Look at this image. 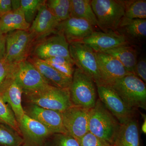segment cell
I'll use <instances>...</instances> for the list:
<instances>
[{
    "instance_id": "obj_19",
    "label": "cell",
    "mask_w": 146,
    "mask_h": 146,
    "mask_svg": "<svg viewBox=\"0 0 146 146\" xmlns=\"http://www.w3.org/2000/svg\"><path fill=\"white\" fill-rule=\"evenodd\" d=\"M29 60L34 65L49 85L62 89H69L72 78L59 72L44 60L33 57Z\"/></svg>"
},
{
    "instance_id": "obj_9",
    "label": "cell",
    "mask_w": 146,
    "mask_h": 146,
    "mask_svg": "<svg viewBox=\"0 0 146 146\" xmlns=\"http://www.w3.org/2000/svg\"><path fill=\"white\" fill-rule=\"evenodd\" d=\"M10 74L15 79L24 94L36 91L48 84L29 60L13 64Z\"/></svg>"
},
{
    "instance_id": "obj_30",
    "label": "cell",
    "mask_w": 146,
    "mask_h": 146,
    "mask_svg": "<svg viewBox=\"0 0 146 146\" xmlns=\"http://www.w3.org/2000/svg\"><path fill=\"white\" fill-rule=\"evenodd\" d=\"M44 0H21V8L23 12L26 21L31 25L36 17Z\"/></svg>"
},
{
    "instance_id": "obj_27",
    "label": "cell",
    "mask_w": 146,
    "mask_h": 146,
    "mask_svg": "<svg viewBox=\"0 0 146 146\" xmlns=\"http://www.w3.org/2000/svg\"><path fill=\"white\" fill-rule=\"evenodd\" d=\"M20 133L9 126L0 123V146H22Z\"/></svg>"
},
{
    "instance_id": "obj_35",
    "label": "cell",
    "mask_w": 146,
    "mask_h": 146,
    "mask_svg": "<svg viewBox=\"0 0 146 146\" xmlns=\"http://www.w3.org/2000/svg\"><path fill=\"white\" fill-rule=\"evenodd\" d=\"M12 11L11 0H0V18Z\"/></svg>"
},
{
    "instance_id": "obj_24",
    "label": "cell",
    "mask_w": 146,
    "mask_h": 146,
    "mask_svg": "<svg viewBox=\"0 0 146 146\" xmlns=\"http://www.w3.org/2000/svg\"><path fill=\"white\" fill-rule=\"evenodd\" d=\"M70 17L81 18L94 26H98L96 17L91 6L90 0H70Z\"/></svg>"
},
{
    "instance_id": "obj_26",
    "label": "cell",
    "mask_w": 146,
    "mask_h": 146,
    "mask_svg": "<svg viewBox=\"0 0 146 146\" xmlns=\"http://www.w3.org/2000/svg\"><path fill=\"white\" fill-rule=\"evenodd\" d=\"M124 18L128 19H146V0L123 1Z\"/></svg>"
},
{
    "instance_id": "obj_6",
    "label": "cell",
    "mask_w": 146,
    "mask_h": 146,
    "mask_svg": "<svg viewBox=\"0 0 146 146\" xmlns=\"http://www.w3.org/2000/svg\"><path fill=\"white\" fill-rule=\"evenodd\" d=\"M70 56L78 68L93 79L96 85L102 83L96 52L81 42L69 44Z\"/></svg>"
},
{
    "instance_id": "obj_31",
    "label": "cell",
    "mask_w": 146,
    "mask_h": 146,
    "mask_svg": "<svg viewBox=\"0 0 146 146\" xmlns=\"http://www.w3.org/2000/svg\"><path fill=\"white\" fill-rule=\"evenodd\" d=\"M0 123L9 126L20 133L18 122L14 113L10 106L5 102L1 96Z\"/></svg>"
},
{
    "instance_id": "obj_38",
    "label": "cell",
    "mask_w": 146,
    "mask_h": 146,
    "mask_svg": "<svg viewBox=\"0 0 146 146\" xmlns=\"http://www.w3.org/2000/svg\"><path fill=\"white\" fill-rule=\"evenodd\" d=\"M142 116H143V117L144 118V123L143 124V126H142V131H143V132H144V133H146V116L145 115H143L142 114Z\"/></svg>"
},
{
    "instance_id": "obj_7",
    "label": "cell",
    "mask_w": 146,
    "mask_h": 146,
    "mask_svg": "<svg viewBox=\"0 0 146 146\" xmlns=\"http://www.w3.org/2000/svg\"><path fill=\"white\" fill-rule=\"evenodd\" d=\"M6 53L4 60L16 64L27 60L35 40L28 31L16 30L5 35Z\"/></svg>"
},
{
    "instance_id": "obj_39",
    "label": "cell",
    "mask_w": 146,
    "mask_h": 146,
    "mask_svg": "<svg viewBox=\"0 0 146 146\" xmlns=\"http://www.w3.org/2000/svg\"><path fill=\"white\" fill-rule=\"evenodd\" d=\"M111 146H114L113 145H111Z\"/></svg>"
},
{
    "instance_id": "obj_20",
    "label": "cell",
    "mask_w": 146,
    "mask_h": 146,
    "mask_svg": "<svg viewBox=\"0 0 146 146\" xmlns=\"http://www.w3.org/2000/svg\"><path fill=\"white\" fill-rule=\"evenodd\" d=\"M114 146H141L138 121L134 118L120 125L113 143Z\"/></svg>"
},
{
    "instance_id": "obj_1",
    "label": "cell",
    "mask_w": 146,
    "mask_h": 146,
    "mask_svg": "<svg viewBox=\"0 0 146 146\" xmlns=\"http://www.w3.org/2000/svg\"><path fill=\"white\" fill-rule=\"evenodd\" d=\"M102 84L111 87L130 108L146 109V83L134 74Z\"/></svg>"
},
{
    "instance_id": "obj_13",
    "label": "cell",
    "mask_w": 146,
    "mask_h": 146,
    "mask_svg": "<svg viewBox=\"0 0 146 146\" xmlns=\"http://www.w3.org/2000/svg\"><path fill=\"white\" fill-rule=\"evenodd\" d=\"M89 110L73 106L61 113L65 129L78 141L89 131Z\"/></svg>"
},
{
    "instance_id": "obj_16",
    "label": "cell",
    "mask_w": 146,
    "mask_h": 146,
    "mask_svg": "<svg viewBox=\"0 0 146 146\" xmlns=\"http://www.w3.org/2000/svg\"><path fill=\"white\" fill-rule=\"evenodd\" d=\"M23 91L10 74L0 86V96L10 106L18 122L25 115L22 105Z\"/></svg>"
},
{
    "instance_id": "obj_2",
    "label": "cell",
    "mask_w": 146,
    "mask_h": 146,
    "mask_svg": "<svg viewBox=\"0 0 146 146\" xmlns=\"http://www.w3.org/2000/svg\"><path fill=\"white\" fill-rule=\"evenodd\" d=\"M120 124L99 99L89 110V131L113 145Z\"/></svg>"
},
{
    "instance_id": "obj_23",
    "label": "cell",
    "mask_w": 146,
    "mask_h": 146,
    "mask_svg": "<svg viewBox=\"0 0 146 146\" xmlns=\"http://www.w3.org/2000/svg\"><path fill=\"white\" fill-rule=\"evenodd\" d=\"M127 37L142 39L146 36V19H128L124 17L120 23L117 30Z\"/></svg>"
},
{
    "instance_id": "obj_4",
    "label": "cell",
    "mask_w": 146,
    "mask_h": 146,
    "mask_svg": "<svg viewBox=\"0 0 146 146\" xmlns=\"http://www.w3.org/2000/svg\"><path fill=\"white\" fill-rule=\"evenodd\" d=\"M96 85L90 77L78 68L75 69L69 88L73 105L87 110L94 107L98 99Z\"/></svg>"
},
{
    "instance_id": "obj_3",
    "label": "cell",
    "mask_w": 146,
    "mask_h": 146,
    "mask_svg": "<svg viewBox=\"0 0 146 146\" xmlns=\"http://www.w3.org/2000/svg\"><path fill=\"white\" fill-rule=\"evenodd\" d=\"M24 94L28 104L61 113L73 106L69 89L48 84L36 91Z\"/></svg>"
},
{
    "instance_id": "obj_8",
    "label": "cell",
    "mask_w": 146,
    "mask_h": 146,
    "mask_svg": "<svg viewBox=\"0 0 146 146\" xmlns=\"http://www.w3.org/2000/svg\"><path fill=\"white\" fill-rule=\"evenodd\" d=\"M99 99L120 124L135 118V111L128 106L114 90L105 84L96 85Z\"/></svg>"
},
{
    "instance_id": "obj_22",
    "label": "cell",
    "mask_w": 146,
    "mask_h": 146,
    "mask_svg": "<svg viewBox=\"0 0 146 146\" xmlns=\"http://www.w3.org/2000/svg\"><path fill=\"white\" fill-rule=\"evenodd\" d=\"M102 53L117 58L127 70L134 74V70L137 63V51L129 44L123 45Z\"/></svg>"
},
{
    "instance_id": "obj_11",
    "label": "cell",
    "mask_w": 146,
    "mask_h": 146,
    "mask_svg": "<svg viewBox=\"0 0 146 146\" xmlns=\"http://www.w3.org/2000/svg\"><path fill=\"white\" fill-rule=\"evenodd\" d=\"M18 123L23 139L22 146H43L47 138L53 133L42 123L25 114Z\"/></svg>"
},
{
    "instance_id": "obj_14",
    "label": "cell",
    "mask_w": 146,
    "mask_h": 146,
    "mask_svg": "<svg viewBox=\"0 0 146 146\" xmlns=\"http://www.w3.org/2000/svg\"><path fill=\"white\" fill-rule=\"evenodd\" d=\"M23 109L26 115L38 121L52 133H68L63 125L61 112L31 104Z\"/></svg>"
},
{
    "instance_id": "obj_32",
    "label": "cell",
    "mask_w": 146,
    "mask_h": 146,
    "mask_svg": "<svg viewBox=\"0 0 146 146\" xmlns=\"http://www.w3.org/2000/svg\"><path fill=\"white\" fill-rule=\"evenodd\" d=\"M80 146H111L112 145L89 131L78 141Z\"/></svg>"
},
{
    "instance_id": "obj_10",
    "label": "cell",
    "mask_w": 146,
    "mask_h": 146,
    "mask_svg": "<svg viewBox=\"0 0 146 146\" xmlns=\"http://www.w3.org/2000/svg\"><path fill=\"white\" fill-rule=\"evenodd\" d=\"M32 54L33 57L42 60L55 56L71 58L69 43L63 35L59 32L52 36L36 42Z\"/></svg>"
},
{
    "instance_id": "obj_28",
    "label": "cell",
    "mask_w": 146,
    "mask_h": 146,
    "mask_svg": "<svg viewBox=\"0 0 146 146\" xmlns=\"http://www.w3.org/2000/svg\"><path fill=\"white\" fill-rule=\"evenodd\" d=\"M43 60L64 75L72 77L75 69L74 68V64L72 58L55 56Z\"/></svg>"
},
{
    "instance_id": "obj_25",
    "label": "cell",
    "mask_w": 146,
    "mask_h": 146,
    "mask_svg": "<svg viewBox=\"0 0 146 146\" xmlns=\"http://www.w3.org/2000/svg\"><path fill=\"white\" fill-rule=\"evenodd\" d=\"M46 5L60 22L70 17V0H48L46 1Z\"/></svg>"
},
{
    "instance_id": "obj_29",
    "label": "cell",
    "mask_w": 146,
    "mask_h": 146,
    "mask_svg": "<svg viewBox=\"0 0 146 146\" xmlns=\"http://www.w3.org/2000/svg\"><path fill=\"white\" fill-rule=\"evenodd\" d=\"M43 146H80L78 141L68 133H54L49 136Z\"/></svg>"
},
{
    "instance_id": "obj_15",
    "label": "cell",
    "mask_w": 146,
    "mask_h": 146,
    "mask_svg": "<svg viewBox=\"0 0 146 146\" xmlns=\"http://www.w3.org/2000/svg\"><path fill=\"white\" fill-rule=\"evenodd\" d=\"M81 42L96 52H103L116 47L129 44L128 39L117 31H94Z\"/></svg>"
},
{
    "instance_id": "obj_36",
    "label": "cell",
    "mask_w": 146,
    "mask_h": 146,
    "mask_svg": "<svg viewBox=\"0 0 146 146\" xmlns=\"http://www.w3.org/2000/svg\"><path fill=\"white\" fill-rule=\"evenodd\" d=\"M5 53V35L0 33V60L4 59Z\"/></svg>"
},
{
    "instance_id": "obj_34",
    "label": "cell",
    "mask_w": 146,
    "mask_h": 146,
    "mask_svg": "<svg viewBox=\"0 0 146 146\" xmlns=\"http://www.w3.org/2000/svg\"><path fill=\"white\" fill-rule=\"evenodd\" d=\"M14 64H10L4 59L0 60V86L11 73Z\"/></svg>"
},
{
    "instance_id": "obj_17",
    "label": "cell",
    "mask_w": 146,
    "mask_h": 146,
    "mask_svg": "<svg viewBox=\"0 0 146 146\" xmlns=\"http://www.w3.org/2000/svg\"><path fill=\"white\" fill-rule=\"evenodd\" d=\"M94 31V27L89 22L74 17L60 22L58 28V32L63 35L69 44L81 42Z\"/></svg>"
},
{
    "instance_id": "obj_37",
    "label": "cell",
    "mask_w": 146,
    "mask_h": 146,
    "mask_svg": "<svg viewBox=\"0 0 146 146\" xmlns=\"http://www.w3.org/2000/svg\"><path fill=\"white\" fill-rule=\"evenodd\" d=\"M12 10H16L21 8L20 0H11Z\"/></svg>"
},
{
    "instance_id": "obj_33",
    "label": "cell",
    "mask_w": 146,
    "mask_h": 146,
    "mask_svg": "<svg viewBox=\"0 0 146 146\" xmlns=\"http://www.w3.org/2000/svg\"><path fill=\"white\" fill-rule=\"evenodd\" d=\"M134 74L146 82V60L145 58L138 60L134 70Z\"/></svg>"
},
{
    "instance_id": "obj_12",
    "label": "cell",
    "mask_w": 146,
    "mask_h": 146,
    "mask_svg": "<svg viewBox=\"0 0 146 146\" xmlns=\"http://www.w3.org/2000/svg\"><path fill=\"white\" fill-rule=\"evenodd\" d=\"M46 1L39 8L28 30L36 42L57 33L60 23L47 7Z\"/></svg>"
},
{
    "instance_id": "obj_21",
    "label": "cell",
    "mask_w": 146,
    "mask_h": 146,
    "mask_svg": "<svg viewBox=\"0 0 146 146\" xmlns=\"http://www.w3.org/2000/svg\"><path fill=\"white\" fill-rule=\"evenodd\" d=\"M30 25L21 8L11 11L0 18V33L6 35L14 31H28Z\"/></svg>"
},
{
    "instance_id": "obj_18",
    "label": "cell",
    "mask_w": 146,
    "mask_h": 146,
    "mask_svg": "<svg viewBox=\"0 0 146 146\" xmlns=\"http://www.w3.org/2000/svg\"><path fill=\"white\" fill-rule=\"evenodd\" d=\"M96 56L101 77V84L131 74L113 56L102 52H96Z\"/></svg>"
},
{
    "instance_id": "obj_5",
    "label": "cell",
    "mask_w": 146,
    "mask_h": 146,
    "mask_svg": "<svg viewBox=\"0 0 146 146\" xmlns=\"http://www.w3.org/2000/svg\"><path fill=\"white\" fill-rule=\"evenodd\" d=\"M91 6L98 26L107 31H117L125 16L123 1L92 0Z\"/></svg>"
}]
</instances>
